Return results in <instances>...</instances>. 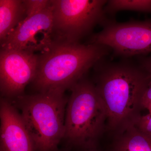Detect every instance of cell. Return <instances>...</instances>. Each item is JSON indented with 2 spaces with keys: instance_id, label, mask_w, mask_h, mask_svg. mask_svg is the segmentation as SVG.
<instances>
[{
  "instance_id": "cell-1",
  "label": "cell",
  "mask_w": 151,
  "mask_h": 151,
  "mask_svg": "<svg viewBox=\"0 0 151 151\" xmlns=\"http://www.w3.org/2000/svg\"><path fill=\"white\" fill-rule=\"evenodd\" d=\"M151 78L140 65L129 63L102 68L94 84L107 113L106 130L116 136L135 126L142 116V98Z\"/></svg>"
},
{
  "instance_id": "cell-2",
  "label": "cell",
  "mask_w": 151,
  "mask_h": 151,
  "mask_svg": "<svg viewBox=\"0 0 151 151\" xmlns=\"http://www.w3.org/2000/svg\"><path fill=\"white\" fill-rule=\"evenodd\" d=\"M108 49L94 43L55 42L38 55L34 88L38 92L65 93L108 54Z\"/></svg>"
},
{
  "instance_id": "cell-3",
  "label": "cell",
  "mask_w": 151,
  "mask_h": 151,
  "mask_svg": "<svg viewBox=\"0 0 151 151\" xmlns=\"http://www.w3.org/2000/svg\"><path fill=\"white\" fill-rule=\"evenodd\" d=\"M70 90L63 139L70 148H96L106 130L107 114L95 84L83 78Z\"/></svg>"
},
{
  "instance_id": "cell-4",
  "label": "cell",
  "mask_w": 151,
  "mask_h": 151,
  "mask_svg": "<svg viewBox=\"0 0 151 151\" xmlns=\"http://www.w3.org/2000/svg\"><path fill=\"white\" fill-rule=\"evenodd\" d=\"M68 99L64 93L49 92L23 94L9 100L21 116L35 151L58 150L64 138Z\"/></svg>"
},
{
  "instance_id": "cell-5",
  "label": "cell",
  "mask_w": 151,
  "mask_h": 151,
  "mask_svg": "<svg viewBox=\"0 0 151 151\" xmlns=\"http://www.w3.org/2000/svg\"><path fill=\"white\" fill-rule=\"evenodd\" d=\"M105 0H51L57 41L79 42L104 21Z\"/></svg>"
},
{
  "instance_id": "cell-6",
  "label": "cell",
  "mask_w": 151,
  "mask_h": 151,
  "mask_svg": "<svg viewBox=\"0 0 151 151\" xmlns=\"http://www.w3.org/2000/svg\"><path fill=\"white\" fill-rule=\"evenodd\" d=\"M89 43L104 45L126 57L148 55L151 53V19L109 23Z\"/></svg>"
},
{
  "instance_id": "cell-7",
  "label": "cell",
  "mask_w": 151,
  "mask_h": 151,
  "mask_svg": "<svg viewBox=\"0 0 151 151\" xmlns=\"http://www.w3.org/2000/svg\"><path fill=\"white\" fill-rule=\"evenodd\" d=\"M56 42L51 0L43 11L26 17L1 43V48L42 52Z\"/></svg>"
},
{
  "instance_id": "cell-8",
  "label": "cell",
  "mask_w": 151,
  "mask_h": 151,
  "mask_svg": "<svg viewBox=\"0 0 151 151\" xmlns=\"http://www.w3.org/2000/svg\"><path fill=\"white\" fill-rule=\"evenodd\" d=\"M38 55L35 52L1 48L0 89L1 97L9 100L23 94L25 87L35 78Z\"/></svg>"
},
{
  "instance_id": "cell-9",
  "label": "cell",
  "mask_w": 151,
  "mask_h": 151,
  "mask_svg": "<svg viewBox=\"0 0 151 151\" xmlns=\"http://www.w3.org/2000/svg\"><path fill=\"white\" fill-rule=\"evenodd\" d=\"M0 151H35L19 113L8 99L0 100Z\"/></svg>"
},
{
  "instance_id": "cell-10",
  "label": "cell",
  "mask_w": 151,
  "mask_h": 151,
  "mask_svg": "<svg viewBox=\"0 0 151 151\" xmlns=\"http://www.w3.org/2000/svg\"><path fill=\"white\" fill-rule=\"evenodd\" d=\"M26 17L23 1H0V40L2 43Z\"/></svg>"
},
{
  "instance_id": "cell-11",
  "label": "cell",
  "mask_w": 151,
  "mask_h": 151,
  "mask_svg": "<svg viewBox=\"0 0 151 151\" xmlns=\"http://www.w3.org/2000/svg\"><path fill=\"white\" fill-rule=\"evenodd\" d=\"M115 137L110 151H151V136L135 126Z\"/></svg>"
},
{
  "instance_id": "cell-12",
  "label": "cell",
  "mask_w": 151,
  "mask_h": 151,
  "mask_svg": "<svg viewBox=\"0 0 151 151\" xmlns=\"http://www.w3.org/2000/svg\"><path fill=\"white\" fill-rule=\"evenodd\" d=\"M105 10L111 13L123 10L151 13V0H111L107 2Z\"/></svg>"
},
{
  "instance_id": "cell-13",
  "label": "cell",
  "mask_w": 151,
  "mask_h": 151,
  "mask_svg": "<svg viewBox=\"0 0 151 151\" xmlns=\"http://www.w3.org/2000/svg\"><path fill=\"white\" fill-rule=\"evenodd\" d=\"M26 17L31 16L40 12L51 4L48 0H25L23 1Z\"/></svg>"
},
{
  "instance_id": "cell-14",
  "label": "cell",
  "mask_w": 151,
  "mask_h": 151,
  "mask_svg": "<svg viewBox=\"0 0 151 151\" xmlns=\"http://www.w3.org/2000/svg\"><path fill=\"white\" fill-rule=\"evenodd\" d=\"M135 126L141 132L151 136V114L142 115Z\"/></svg>"
},
{
  "instance_id": "cell-15",
  "label": "cell",
  "mask_w": 151,
  "mask_h": 151,
  "mask_svg": "<svg viewBox=\"0 0 151 151\" xmlns=\"http://www.w3.org/2000/svg\"><path fill=\"white\" fill-rule=\"evenodd\" d=\"M142 103L144 110L147 109L151 105V78L143 94Z\"/></svg>"
},
{
  "instance_id": "cell-16",
  "label": "cell",
  "mask_w": 151,
  "mask_h": 151,
  "mask_svg": "<svg viewBox=\"0 0 151 151\" xmlns=\"http://www.w3.org/2000/svg\"><path fill=\"white\" fill-rule=\"evenodd\" d=\"M140 62V66L151 78V53L145 56H142Z\"/></svg>"
},
{
  "instance_id": "cell-17",
  "label": "cell",
  "mask_w": 151,
  "mask_h": 151,
  "mask_svg": "<svg viewBox=\"0 0 151 151\" xmlns=\"http://www.w3.org/2000/svg\"><path fill=\"white\" fill-rule=\"evenodd\" d=\"M80 151H104L101 150H99L97 149V148H96L89 149V150H81Z\"/></svg>"
},
{
  "instance_id": "cell-18",
  "label": "cell",
  "mask_w": 151,
  "mask_h": 151,
  "mask_svg": "<svg viewBox=\"0 0 151 151\" xmlns=\"http://www.w3.org/2000/svg\"><path fill=\"white\" fill-rule=\"evenodd\" d=\"M147 109L149 111V113H151V105L149 106L148 108H147Z\"/></svg>"
},
{
  "instance_id": "cell-19",
  "label": "cell",
  "mask_w": 151,
  "mask_h": 151,
  "mask_svg": "<svg viewBox=\"0 0 151 151\" xmlns=\"http://www.w3.org/2000/svg\"><path fill=\"white\" fill-rule=\"evenodd\" d=\"M150 114H151V113H150Z\"/></svg>"
},
{
  "instance_id": "cell-20",
  "label": "cell",
  "mask_w": 151,
  "mask_h": 151,
  "mask_svg": "<svg viewBox=\"0 0 151 151\" xmlns=\"http://www.w3.org/2000/svg\"><path fill=\"white\" fill-rule=\"evenodd\" d=\"M58 151H59V150H58Z\"/></svg>"
}]
</instances>
